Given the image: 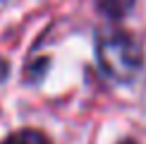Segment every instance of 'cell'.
Listing matches in <instances>:
<instances>
[{
  "mask_svg": "<svg viewBox=\"0 0 146 144\" xmlns=\"http://www.w3.org/2000/svg\"><path fill=\"white\" fill-rule=\"evenodd\" d=\"M98 63L117 82H127L141 70V43L127 31H108L98 39Z\"/></svg>",
  "mask_w": 146,
  "mask_h": 144,
  "instance_id": "obj_1",
  "label": "cell"
},
{
  "mask_svg": "<svg viewBox=\"0 0 146 144\" xmlns=\"http://www.w3.org/2000/svg\"><path fill=\"white\" fill-rule=\"evenodd\" d=\"M0 144H50V142L38 130H19L15 135H10L7 139H3Z\"/></svg>",
  "mask_w": 146,
  "mask_h": 144,
  "instance_id": "obj_2",
  "label": "cell"
},
{
  "mask_svg": "<svg viewBox=\"0 0 146 144\" xmlns=\"http://www.w3.org/2000/svg\"><path fill=\"white\" fill-rule=\"evenodd\" d=\"M5 77H7V63H5V60L0 58V82H3Z\"/></svg>",
  "mask_w": 146,
  "mask_h": 144,
  "instance_id": "obj_3",
  "label": "cell"
},
{
  "mask_svg": "<svg viewBox=\"0 0 146 144\" xmlns=\"http://www.w3.org/2000/svg\"><path fill=\"white\" fill-rule=\"evenodd\" d=\"M120 144H137V142H132V139H125V142H120Z\"/></svg>",
  "mask_w": 146,
  "mask_h": 144,
  "instance_id": "obj_4",
  "label": "cell"
}]
</instances>
